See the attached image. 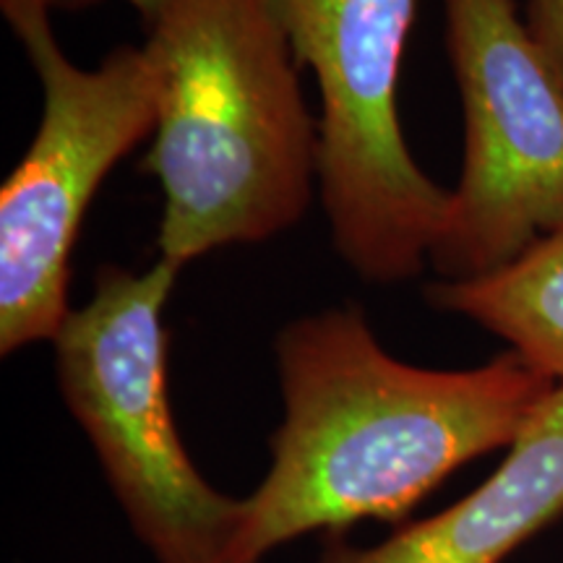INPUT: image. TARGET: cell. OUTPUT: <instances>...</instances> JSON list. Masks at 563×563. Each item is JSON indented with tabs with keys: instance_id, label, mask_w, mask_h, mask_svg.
I'll return each instance as SVG.
<instances>
[{
	"instance_id": "6da1fadb",
	"label": "cell",
	"mask_w": 563,
	"mask_h": 563,
	"mask_svg": "<svg viewBox=\"0 0 563 563\" xmlns=\"http://www.w3.org/2000/svg\"><path fill=\"white\" fill-rule=\"evenodd\" d=\"M282 422L272 464L243 498L224 563H262L279 545L357 522H394L449 475L509 449L553 382L514 352L439 371L382 347L361 308L279 329Z\"/></svg>"
},
{
	"instance_id": "7a4b0ae2",
	"label": "cell",
	"mask_w": 563,
	"mask_h": 563,
	"mask_svg": "<svg viewBox=\"0 0 563 563\" xmlns=\"http://www.w3.org/2000/svg\"><path fill=\"white\" fill-rule=\"evenodd\" d=\"M144 53L159 84L144 159L165 194L159 258L183 269L295 228L319 180V133L269 3L167 0Z\"/></svg>"
},
{
	"instance_id": "3957f363",
	"label": "cell",
	"mask_w": 563,
	"mask_h": 563,
	"mask_svg": "<svg viewBox=\"0 0 563 563\" xmlns=\"http://www.w3.org/2000/svg\"><path fill=\"white\" fill-rule=\"evenodd\" d=\"M178 272L165 258L141 274L102 266L95 295L68 313L53 340L55 376L125 522L154 563H224L243 498L201 475L167 397L162 313Z\"/></svg>"
},
{
	"instance_id": "277c9868",
	"label": "cell",
	"mask_w": 563,
	"mask_h": 563,
	"mask_svg": "<svg viewBox=\"0 0 563 563\" xmlns=\"http://www.w3.org/2000/svg\"><path fill=\"white\" fill-rule=\"evenodd\" d=\"M266 3L319 87V191L336 253L373 285L418 277L452 199L420 170L399 125L418 0Z\"/></svg>"
},
{
	"instance_id": "5b68a950",
	"label": "cell",
	"mask_w": 563,
	"mask_h": 563,
	"mask_svg": "<svg viewBox=\"0 0 563 563\" xmlns=\"http://www.w3.org/2000/svg\"><path fill=\"white\" fill-rule=\"evenodd\" d=\"M55 0H0L37 70L45 108L0 191V352L53 342L68 313L70 258L84 211L112 167L157 125L159 84L144 47L76 66L53 30Z\"/></svg>"
},
{
	"instance_id": "8992f818",
	"label": "cell",
	"mask_w": 563,
	"mask_h": 563,
	"mask_svg": "<svg viewBox=\"0 0 563 563\" xmlns=\"http://www.w3.org/2000/svg\"><path fill=\"white\" fill-rule=\"evenodd\" d=\"M464 162L428 264L477 279L563 228V87L517 0H441Z\"/></svg>"
},
{
	"instance_id": "52a82bcc",
	"label": "cell",
	"mask_w": 563,
	"mask_h": 563,
	"mask_svg": "<svg viewBox=\"0 0 563 563\" xmlns=\"http://www.w3.org/2000/svg\"><path fill=\"white\" fill-rule=\"evenodd\" d=\"M561 514L563 384H555L475 490L376 545L334 543L316 563H501Z\"/></svg>"
},
{
	"instance_id": "ba28073f",
	"label": "cell",
	"mask_w": 563,
	"mask_h": 563,
	"mask_svg": "<svg viewBox=\"0 0 563 563\" xmlns=\"http://www.w3.org/2000/svg\"><path fill=\"white\" fill-rule=\"evenodd\" d=\"M422 295L435 311L464 316L501 336L532 371L563 384V228L504 269L477 279H435Z\"/></svg>"
},
{
	"instance_id": "9c48e42d",
	"label": "cell",
	"mask_w": 563,
	"mask_h": 563,
	"mask_svg": "<svg viewBox=\"0 0 563 563\" xmlns=\"http://www.w3.org/2000/svg\"><path fill=\"white\" fill-rule=\"evenodd\" d=\"M525 21L563 87V0H527Z\"/></svg>"
},
{
	"instance_id": "30bf717a",
	"label": "cell",
	"mask_w": 563,
	"mask_h": 563,
	"mask_svg": "<svg viewBox=\"0 0 563 563\" xmlns=\"http://www.w3.org/2000/svg\"><path fill=\"white\" fill-rule=\"evenodd\" d=\"M55 3H74V0H55ZM125 3L131 5V9L139 11V16L146 21V24H152L154 19L159 16V11L165 9L167 0H125Z\"/></svg>"
}]
</instances>
